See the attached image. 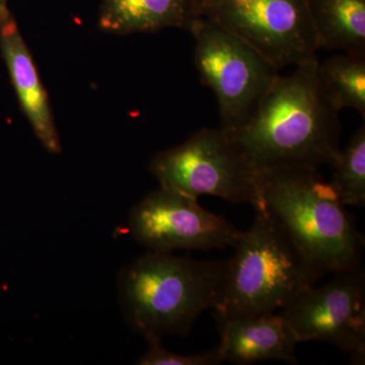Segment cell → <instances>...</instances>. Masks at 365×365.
I'll list each match as a JSON object with an SVG mask.
<instances>
[{
	"instance_id": "1",
	"label": "cell",
	"mask_w": 365,
	"mask_h": 365,
	"mask_svg": "<svg viewBox=\"0 0 365 365\" xmlns=\"http://www.w3.org/2000/svg\"><path fill=\"white\" fill-rule=\"evenodd\" d=\"M318 63L312 60L278 76L249 121L230 134L257 169H319L339 158V112L322 91Z\"/></svg>"
},
{
	"instance_id": "2",
	"label": "cell",
	"mask_w": 365,
	"mask_h": 365,
	"mask_svg": "<svg viewBox=\"0 0 365 365\" xmlns=\"http://www.w3.org/2000/svg\"><path fill=\"white\" fill-rule=\"evenodd\" d=\"M258 172L260 210L284 230L319 278L361 267L364 235L318 169L278 167Z\"/></svg>"
},
{
	"instance_id": "3",
	"label": "cell",
	"mask_w": 365,
	"mask_h": 365,
	"mask_svg": "<svg viewBox=\"0 0 365 365\" xmlns=\"http://www.w3.org/2000/svg\"><path fill=\"white\" fill-rule=\"evenodd\" d=\"M228 264L148 251L119 274L125 321L146 341L186 336L201 314L220 304Z\"/></svg>"
},
{
	"instance_id": "4",
	"label": "cell",
	"mask_w": 365,
	"mask_h": 365,
	"mask_svg": "<svg viewBox=\"0 0 365 365\" xmlns=\"http://www.w3.org/2000/svg\"><path fill=\"white\" fill-rule=\"evenodd\" d=\"M228 259L222 299L215 317L235 318L275 313L319 279L299 249L264 210L240 232Z\"/></svg>"
},
{
	"instance_id": "5",
	"label": "cell",
	"mask_w": 365,
	"mask_h": 365,
	"mask_svg": "<svg viewBox=\"0 0 365 365\" xmlns=\"http://www.w3.org/2000/svg\"><path fill=\"white\" fill-rule=\"evenodd\" d=\"M148 169L160 187L198 199L218 197L260 210L258 169L222 128H203L176 148L158 153Z\"/></svg>"
},
{
	"instance_id": "6",
	"label": "cell",
	"mask_w": 365,
	"mask_h": 365,
	"mask_svg": "<svg viewBox=\"0 0 365 365\" xmlns=\"http://www.w3.org/2000/svg\"><path fill=\"white\" fill-rule=\"evenodd\" d=\"M189 32L195 39L194 62L201 81L217 98L220 128L235 133L249 121L280 71L241 38L202 16Z\"/></svg>"
},
{
	"instance_id": "7",
	"label": "cell",
	"mask_w": 365,
	"mask_h": 365,
	"mask_svg": "<svg viewBox=\"0 0 365 365\" xmlns=\"http://www.w3.org/2000/svg\"><path fill=\"white\" fill-rule=\"evenodd\" d=\"M198 16L222 26L278 71L318 59L307 0H194Z\"/></svg>"
},
{
	"instance_id": "8",
	"label": "cell",
	"mask_w": 365,
	"mask_h": 365,
	"mask_svg": "<svg viewBox=\"0 0 365 365\" xmlns=\"http://www.w3.org/2000/svg\"><path fill=\"white\" fill-rule=\"evenodd\" d=\"M280 316L297 342L322 341L365 361V275L361 267L335 273L330 282L302 292Z\"/></svg>"
},
{
	"instance_id": "9",
	"label": "cell",
	"mask_w": 365,
	"mask_h": 365,
	"mask_svg": "<svg viewBox=\"0 0 365 365\" xmlns=\"http://www.w3.org/2000/svg\"><path fill=\"white\" fill-rule=\"evenodd\" d=\"M129 232L148 251H209L234 246L240 230L222 215L206 210L198 199L162 187L132 208Z\"/></svg>"
},
{
	"instance_id": "10",
	"label": "cell",
	"mask_w": 365,
	"mask_h": 365,
	"mask_svg": "<svg viewBox=\"0 0 365 365\" xmlns=\"http://www.w3.org/2000/svg\"><path fill=\"white\" fill-rule=\"evenodd\" d=\"M220 331L218 347L223 361L249 365L278 360L299 364L294 333L280 314L220 318L215 317Z\"/></svg>"
},
{
	"instance_id": "11",
	"label": "cell",
	"mask_w": 365,
	"mask_h": 365,
	"mask_svg": "<svg viewBox=\"0 0 365 365\" xmlns=\"http://www.w3.org/2000/svg\"><path fill=\"white\" fill-rule=\"evenodd\" d=\"M0 49L24 114L35 135L53 155L61 153V144L49 98L14 19L0 26Z\"/></svg>"
},
{
	"instance_id": "12",
	"label": "cell",
	"mask_w": 365,
	"mask_h": 365,
	"mask_svg": "<svg viewBox=\"0 0 365 365\" xmlns=\"http://www.w3.org/2000/svg\"><path fill=\"white\" fill-rule=\"evenodd\" d=\"M197 18L194 0H102L98 28L118 36L168 28L189 31Z\"/></svg>"
},
{
	"instance_id": "13",
	"label": "cell",
	"mask_w": 365,
	"mask_h": 365,
	"mask_svg": "<svg viewBox=\"0 0 365 365\" xmlns=\"http://www.w3.org/2000/svg\"><path fill=\"white\" fill-rule=\"evenodd\" d=\"M319 49L365 55V0H307Z\"/></svg>"
},
{
	"instance_id": "14",
	"label": "cell",
	"mask_w": 365,
	"mask_h": 365,
	"mask_svg": "<svg viewBox=\"0 0 365 365\" xmlns=\"http://www.w3.org/2000/svg\"><path fill=\"white\" fill-rule=\"evenodd\" d=\"M319 86L331 106L354 109L365 117V55H335L318 63Z\"/></svg>"
},
{
	"instance_id": "15",
	"label": "cell",
	"mask_w": 365,
	"mask_h": 365,
	"mask_svg": "<svg viewBox=\"0 0 365 365\" xmlns=\"http://www.w3.org/2000/svg\"><path fill=\"white\" fill-rule=\"evenodd\" d=\"M330 182L345 206L365 205V127H360L350 139L347 148L341 150L333 165Z\"/></svg>"
},
{
	"instance_id": "16",
	"label": "cell",
	"mask_w": 365,
	"mask_h": 365,
	"mask_svg": "<svg viewBox=\"0 0 365 365\" xmlns=\"http://www.w3.org/2000/svg\"><path fill=\"white\" fill-rule=\"evenodd\" d=\"M148 348L143 356L137 360L139 365H217L222 364L220 348H213L207 352L197 354H178L165 349L162 340L148 341Z\"/></svg>"
},
{
	"instance_id": "17",
	"label": "cell",
	"mask_w": 365,
	"mask_h": 365,
	"mask_svg": "<svg viewBox=\"0 0 365 365\" xmlns=\"http://www.w3.org/2000/svg\"><path fill=\"white\" fill-rule=\"evenodd\" d=\"M7 1L9 0H0V26L14 19L13 14L7 6Z\"/></svg>"
}]
</instances>
